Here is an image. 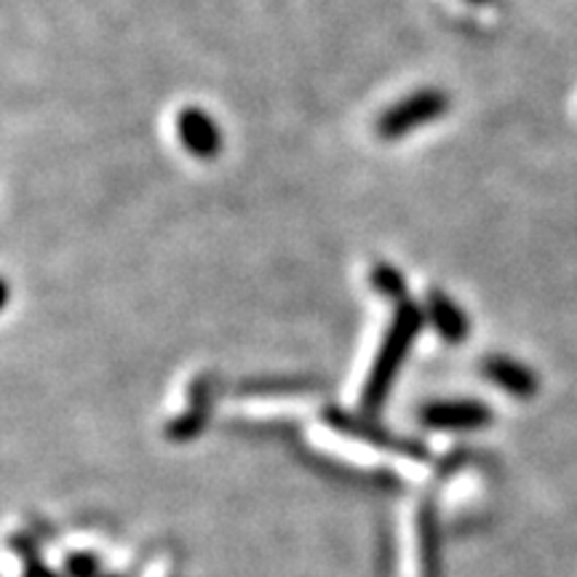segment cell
<instances>
[{"instance_id": "1", "label": "cell", "mask_w": 577, "mask_h": 577, "mask_svg": "<svg viewBox=\"0 0 577 577\" xmlns=\"http://www.w3.org/2000/svg\"><path fill=\"white\" fill-rule=\"evenodd\" d=\"M425 308H420L414 299H404V303L396 305L393 321H390L388 334H385L380 351H377L375 364H372L369 377H366L364 393H361V407L364 412L375 414L377 409L385 404V399L390 396L396 377H399L401 364L412 351L414 340L425 327Z\"/></svg>"}, {"instance_id": "2", "label": "cell", "mask_w": 577, "mask_h": 577, "mask_svg": "<svg viewBox=\"0 0 577 577\" xmlns=\"http://www.w3.org/2000/svg\"><path fill=\"white\" fill-rule=\"evenodd\" d=\"M449 110V96L441 89H423L396 102L393 107L377 118V137L380 140H404L407 134L417 131L420 126H428Z\"/></svg>"}, {"instance_id": "3", "label": "cell", "mask_w": 577, "mask_h": 577, "mask_svg": "<svg viewBox=\"0 0 577 577\" xmlns=\"http://www.w3.org/2000/svg\"><path fill=\"white\" fill-rule=\"evenodd\" d=\"M492 409L479 399L431 401L420 412L425 428L433 431H479L492 423Z\"/></svg>"}, {"instance_id": "4", "label": "cell", "mask_w": 577, "mask_h": 577, "mask_svg": "<svg viewBox=\"0 0 577 577\" xmlns=\"http://www.w3.org/2000/svg\"><path fill=\"white\" fill-rule=\"evenodd\" d=\"M177 137L185 153L196 161H214L222 153V129L220 123L201 107H185L177 116Z\"/></svg>"}, {"instance_id": "5", "label": "cell", "mask_w": 577, "mask_h": 577, "mask_svg": "<svg viewBox=\"0 0 577 577\" xmlns=\"http://www.w3.org/2000/svg\"><path fill=\"white\" fill-rule=\"evenodd\" d=\"M481 372H484L486 380L495 382L503 393L514 396V399H532L540 390L538 372L529 369L519 358L495 353V356H486L481 361Z\"/></svg>"}, {"instance_id": "6", "label": "cell", "mask_w": 577, "mask_h": 577, "mask_svg": "<svg viewBox=\"0 0 577 577\" xmlns=\"http://www.w3.org/2000/svg\"><path fill=\"white\" fill-rule=\"evenodd\" d=\"M327 420L332 428H337L340 433H348V436H353V438H361V441H366V444H377V447L393 449V452H401L409 457H425V452H420L417 444L404 441V438L393 436V433L380 428V425L366 423V420H361L358 414L342 412V409H332V412H327Z\"/></svg>"}, {"instance_id": "7", "label": "cell", "mask_w": 577, "mask_h": 577, "mask_svg": "<svg viewBox=\"0 0 577 577\" xmlns=\"http://www.w3.org/2000/svg\"><path fill=\"white\" fill-rule=\"evenodd\" d=\"M425 318L431 321V327L441 334L444 342L449 345H460L468 334H471V323H468L466 310L455 303V297H449L441 288H431L425 294Z\"/></svg>"}, {"instance_id": "8", "label": "cell", "mask_w": 577, "mask_h": 577, "mask_svg": "<svg viewBox=\"0 0 577 577\" xmlns=\"http://www.w3.org/2000/svg\"><path fill=\"white\" fill-rule=\"evenodd\" d=\"M209 412H212V385H209V377H201L190 390L188 412L179 420H174V425H168V436L174 441H190V438H196L203 431Z\"/></svg>"}, {"instance_id": "9", "label": "cell", "mask_w": 577, "mask_h": 577, "mask_svg": "<svg viewBox=\"0 0 577 577\" xmlns=\"http://www.w3.org/2000/svg\"><path fill=\"white\" fill-rule=\"evenodd\" d=\"M420 558H423V573L428 577L438 575V529H436V514L433 508L420 510Z\"/></svg>"}, {"instance_id": "10", "label": "cell", "mask_w": 577, "mask_h": 577, "mask_svg": "<svg viewBox=\"0 0 577 577\" xmlns=\"http://www.w3.org/2000/svg\"><path fill=\"white\" fill-rule=\"evenodd\" d=\"M369 279H372V286H375V292L380 294V297L393 299L396 305L404 303V299H409L404 275H401V270L393 268V264L377 262L375 268H372Z\"/></svg>"}, {"instance_id": "11", "label": "cell", "mask_w": 577, "mask_h": 577, "mask_svg": "<svg viewBox=\"0 0 577 577\" xmlns=\"http://www.w3.org/2000/svg\"><path fill=\"white\" fill-rule=\"evenodd\" d=\"M299 390H308L303 385V380H255V382H246L244 388H240V393L264 396V393H299Z\"/></svg>"}, {"instance_id": "12", "label": "cell", "mask_w": 577, "mask_h": 577, "mask_svg": "<svg viewBox=\"0 0 577 577\" xmlns=\"http://www.w3.org/2000/svg\"><path fill=\"white\" fill-rule=\"evenodd\" d=\"M96 569H99V564H96V558L89 556V553H75V556L70 558L72 577H96Z\"/></svg>"}, {"instance_id": "13", "label": "cell", "mask_w": 577, "mask_h": 577, "mask_svg": "<svg viewBox=\"0 0 577 577\" xmlns=\"http://www.w3.org/2000/svg\"><path fill=\"white\" fill-rule=\"evenodd\" d=\"M27 577H54V575L48 573L46 567H40L38 562H33V564H30V569H27Z\"/></svg>"}, {"instance_id": "14", "label": "cell", "mask_w": 577, "mask_h": 577, "mask_svg": "<svg viewBox=\"0 0 577 577\" xmlns=\"http://www.w3.org/2000/svg\"><path fill=\"white\" fill-rule=\"evenodd\" d=\"M468 3H476V5H484V3H490V0H468Z\"/></svg>"}]
</instances>
